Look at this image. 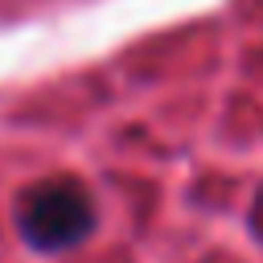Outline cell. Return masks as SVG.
<instances>
[{"mask_svg":"<svg viewBox=\"0 0 263 263\" xmlns=\"http://www.w3.org/2000/svg\"><path fill=\"white\" fill-rule=\"evenodd\" d=\"M16 230L37 251H66L95 230V201L70 177H49L16 201Z\"/></svg>","mask_w":263,"mask_h":263,"instance_id":"1","label":"cell"},{"mask_svg":"<svg viewBox=\"0 0 263 263\" xmlns=\"http://www.w3.org/2000/svg\"><path fill=\"white\" fill-rule=\"evenodd\" d=\"M255 222H259V230H263V193H259V201H255Z\"/></svg>","mask_w":263,"mask_h":263,"instance_id":"2","label":"cell"}]
</instances>
